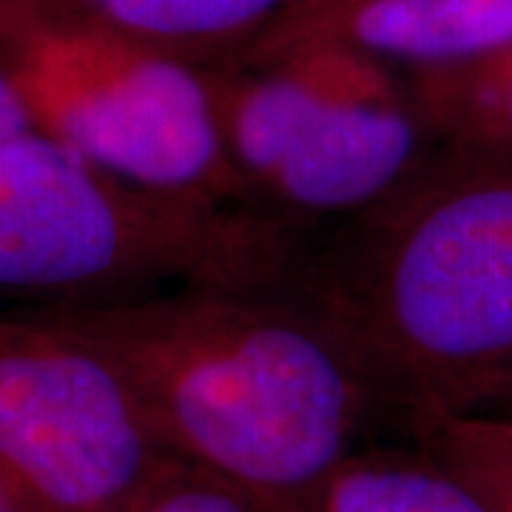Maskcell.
I'll return each instance as SVG.
<instances>
[{
  "instance_id": "cell-3",
  "label": "cell",
  "mask_w": 512,
  "mask_h": 512,
  "mask_svg": "<svg viewBox=\"0 0 512 512\" xmlns=\"http://www.w3.org/2000/svg\"><path fill=\"white\" fill-rule=\"evenodd\" d=\"M305 234L151 194L29 126L0 140V302L89 308L220 282L282 288Z\"/></svg>"
},
{
  "instance_id": "cell-9",
  "label": "cell",
  "mask_w": 512,
  "mask_h": 512,
  "mask_svg": "<svg viewBox=\"0 0 512 512\" xmlns=\"http://www.w3.org/2000/svg\"><path fill=\"white\" fill-rule=\"evenodd\" d=\"M313 512H495L464 476L419 441L365 444L328 478Z\"/></svg>"
},
{
  "instance_id": "cell-7",
  "label": "cell",
  "mask_w": 512,
  "mask_h": 512,
  "mask_svg": "<svg viewBox=\"0 0 512 512\" xmlns=\"http://www.w3.org/2000/svg\"><path fill=\"white\" fill-rule=\"evenodd\" d=\"M299 46H342L404 74L444 72L510 49L512 0H302L239 57Z\"/></svg>"
},
{
  "instance_id": "cell-1",
  "label": "cell",
  "mask_w": 512,
  "mask_h": 512,
  "mask_svg": "<svg viewBox=\"0 0 512 512\" xmlns=\"http://www.w3.org/2000/svg\"><path fill=\"white\" fill-rule=\"evenodd\" d=\"M37 313L109 359L171 456L262 512H313L370 430L402 421L356 356L282 288L200 282Z\"/></svg>"
},
{
  "instance_id": "cell-11",
  "label": "cell",
  "mask_w": 512,
  "mask_h": 512,
  "mask_svg": "<svg viewBox=\"0 0 512 512\" xmlns=\"http://www.w3.org/2000/svg\"><path fill=\"white\" fill-rule=\"evenodd\" d=\"M421 447L450 464L495 512H512V416L495 410L441 413L407 421Z\"/></svg>"
},
{
  "instance_id": "cell-6",
  "label": "cell",
  "mask_w": 512,
  "mask_h": 512,
  "mask_svg": "<svg viewBox=\"0 0 512 512\" xmlns=\"http://www.w3.org/2000/svg\"><path fill=\"white\" fill-rule=\"evenodd\" d=\"M183 461L109 359L0 308V487L18 512H131Z\"/></svg>"
},
{
  "instance_id": "cell-12",
  "label": "cell",
  "mask_w": 512,
  "mask_h": 512,
  "mask_svg": "<svg viewBox=\"0 0 512 512\" xmlns=\"http://www.w3.org/2000/svg\"><path fill=\"white\" fill-rule=\"evenodd\" d=\"M131 512H262L220 478L180 464Z\"/></svg>"
},
{
  "instance_id": "cell-15",
  "label": "cell",
  "mask_w": 512,
  "mask_h": 512,
  "mask_svg": "<svg viewBox=\"0 0 512 512\" xmlns=\"http://www.w3.org/2000/svg\"><path fill=\"white\" fill-rule=\"evenodd\" d=\"M0 512H18L12 507V501H9V495L3 493V487H0Z\"/></svg>"
},
{
  "instance_id": "cell-8",
  "label": "cell",
  "mask_w": 512,
  "mask_h": 512,
  "mask_svg": "<svg viewBox=\"0 0 512 512\" xmlns=\"http://www.w3.org/2000/svg\"><path fill=\"white\" fill-rule=\"evenodd\" d=\"M89 20L194 66H222L302 0H0Z\"/></svg>"
},
{
  "instance_id": "cell-4",
  "label": "cell",
  "mask_w": 512,
  "mask_h": 512,
  "mask_svg": "<svg viewBox=\"0 0 512 512\" xmlns=\"http://www.w3.org/2000/svg\"><path fill=\"white\" fill-rule=\"evenodd\" d=\"M205 74L245 211L305 237L362 214L439 148L410 74L353 49L299 46Z\"/></svg>"
},
{
  "instance_id": "cell-14",
  "label": "cell",
  "mask_w": 512,
  "mask_h": 512,
  "mask_svg": "<svg viewBox=\"0 0 512 512\" xmlns=\"http://www.w3.org/2000/svg\"><path fill=\"white\" fill-rule=\"evenodd\" d=\"M487 410H495V413H510L512 416V382H507L501 390H498V396H495L493 404H490Z\"/></svg>"
},
{
  "instance_id": "cell-13",
  "label": "cell",
  "mask_w": 512,
  "mask_h": 512,
  "mask_svg": "<svg viewBox=\"0 0 512 512\" xmlns=\"http://www.w3.org/2000/svg\"><path fill=\"white\" fill-rule=\"evenodd\" d=\"M29 126H35V123L29 120L15 86L9 83L6 72L0 69V140L9 137V134H18V131Z\"/></svg>"
},
{
  "instance_id": "cell-2",
  "label": "cell",
  "mask_w": 512,
  "mask_h": 512,
  "mask_svg": "<svg viewBox=\"0 0 512 512\" xmlns=\"http://www.w3.org/2000/svg\"><path fill=\"white\" fill-rule=\"evenodd\" d=\"M282 291L407 427L512 382V151L439 146L362 214L302 237Z\"/></svg>"
},
{
  "instance_id": "cell-5",
  "label": "cell",
  "mask_w": 512,
  "mask_h": 512,
  "mask_svg": "<svg viewBox=\"0 0 512 512\" xmlns=\"http://www.w3.org/2000/svg\"><path fill=\"white\" fill-rule=\"evenodd\" d=\"M0 69L35 128L100 171L245 211L202 66L89 20L0 3Z\"/></svg>"
},
{
  "instance_id": "cell-10",
  "label": "cell",
  "mask_w": 512,
  "mask_h": 512,
  "mask_svg": "<svg viewBox=\"0 0 512 512\" xmlns=\"http://www.w3.org/2000/svg\"><path fill=\"white\" fill-rule=\"evenodd\" d=\"M410 80L439 146L512 151V46Z\"/></svg>"
}]
</instances>
